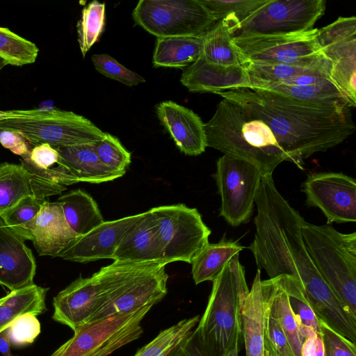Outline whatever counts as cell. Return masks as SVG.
<instances>
[{"label": "cell", "instance_id": "1", "mask_svg": "<svg viewBox=\"0 0 356 356\" xmlns=\"http://www.w3.org/2000/svg\"><path fill=\"white\" fill-rule=\"evenodd\" d=\"M264 121L289 161L298 165L312 154L341 144L355 130L351 107L302 102L259 88L217 93Z\"/></svg>", "mask_w": 356, "mask_h": 356}, {"label": "cell", "instance_id": "2", "mask_svg": "<svg viewBox=\"0 0 356 356\" xmlns=\"http://www.w3.org/2000/svg\"><path fill=\"white\" fill-rule=\"evenodd\" d=\"M256 233L249 248L258 270L269 279L289 275L307 295L327 286L306 249L301 227L305 220L275 187L273 175L261 177L255 201Z\"/></svg>", "mask_w": 356, "mask_h": 356}, {"label": "cell", "instance_id": "3", "mask_svg": "<svg viewBox=\"0 0 356 356\" xmlns=\"http://www.w3.org/2000/svg\"><path fill=\"white\" fill-rule=\"evenodd\" d=\"M204 128L207 147L252 162L262 176L273 175L281 162L289 161L270 127L228 99L218 104Z\"/></svg>", "mask_w": 356, "mask_h": 356}, {"label": "cell", "instance_id": "4", "mask_svg": "<svg viewBox=\"0 0 356 356\" xmlns=\"http://www.w3.org/2000/svg\"><path fill=\"white\" fill-rule=\"evenodd\" d=\"M166 265L114 261L101 268L95 273L100 300L89 322L160 302L167 293Z\"/></svg>", "mask_w": 356, "mask_h": 356}, {"label": "cell", "instance_id": "5", "mask_svg": "<svg viewBox=\"0 0 356 356\" xmlns=\"http://www.w3.org/2000/svg\"><path fill=\"white\" fill-rule=\"evenodd\" d=\"M248 291L237 253L213 281L207 307L195 328L208 356H226L239 341L242 300Z\"/></svg>", "mask_w": 356, "mask_h": 356}, {"label": "cell", "instance_id": "6", "mask_svg": "<svg viewBox=\"0 0 356 356\" xmlns=\"http://www.w3.org/2000/svg\"><path fill=\"white\" fill-rule=\"evenodd\" d=\"M310 258L321 277L356 318V232L343 234L328 225L301 227Z\"/></svg>", "mask_w": 356, "mask_h": 356}, {"label": "cell", "instance_id": "7", "mask_svg": "<svg viewBox=\"0 0 356 356\" xmlns=\"http://www.w3.org/2000/svg\"><path fill=\"white\" fill-rule=\"evenodd\" d=\"M0 129L18 131L31 144L56 149L96 143L105 135L85 117L51 108L0 111Z\"/></svg>", "mask_w": 356, "mask_h": 356}, {"label": "cell", "instance_id": "8", "mask_svg": "<svg viewBox=\"0 0 356 356\" xmlns=\"http://www.w3.org/2000/svg\"><path fill=\"white\" fill-rule=\"evenodd\" d=\"M152 307L88 322L50 356H108L141 337V322Z\"/></svg>", "mask_w": 356, "mask_h": 356}, {"label": "cell", "instance_id": "9", "mask_svg": "<svg viewBox=\"0 0 356 356\" xmlns=\"http://www.w3.org/2000/svg\"><path fill=\"white\" fill-rule=\"evenodd\" d=\"M155 222L163 261L191 264L209 243L210 229L195 208L184 204L165 205L149 210Z\"/></svg>", "mask_w": 356, "mask_h": 356}, {"label": "cell", "instance_id": "10", "mask_svg": "<svg viewBox=\"0 0 356 356\" xmlns=\"http://www.w3.org/2000/svg\"><path fill=\"white\" fill-rule=\"evenodd\" d=\"M132 16L158 38L202 35L216 22L201 0H140Z\"/></svg>", "mask_w": 356, "mask_h": 356}, {"label": "cell", "instance_id": "11", "mask_svg": "<svg viewBox=\"0 0 356 356\" xmlns=\"http://www.w3.org/2000/svg\"><path fill=\"white\" fill-rule=\"evenodd\" d=\"M318 29L270 35H239L233 42L248 61L314 65L327 60L318 44Z\"/></svg>", "mask_w": 356, "mask_h": 356}, {"label": "cell", "instance_id": "12", "mask_svg": "<svg viewBox=\"0 0 356 356\" xmlns=\"http://www.w3.org/2000/svg\"><path fill=\"white\" fill-rule=\"evenodd\" d=\"M262 175L252 162L224 154L216 163L215 179L221 197L220 216L232 226L248 220Z\"/></svg>", "mask_w": 356, "mask_h": 356}, {"label": "cell", "instance_id": "13", "mask_svg": "<svg viewBox=\"0 0 356 356\" xmlns=\"http://www.w3.org/2000/svg\"><path fill=\"white\" fill-rule=\"evenodd\" d=\"M323 0H268L242 21L233 36L301 33L325 13Z\"/></svg>", "mask_w": 356, "mask_h": 356}, {"label": "cell", "instance_id": "14", "mask_svg": "<svg viewBox=\"0 0 356 356\" xmlns=\"http://www.w3.org/2000/svg\"><path fill=\"white\" fill-rule=\"evenodd\" d=\"M321 51L330 65L329 79L356 106V18L339 17L318 29Z\"/></svg>", "mask_w": 356, "mask_h": 356}, {"label": "cell", "instance_id": "15", "mask_svg": "<svg viewBox=\"0 0 356 356\" xmlns=\"http://www.w3.org/2000/svg\"><path fill=\"white\" fill-rule=\"evenodd\" d=\"M308 206L321 210L327 223L356 221V180L341 172H316L302 184Z\"/></svg>", "mask_w": 356, "mask_h": 356}, {"label": "cell", "instance_id": "16", "mask_svg": "<svg viewBox=\"0 0 356 356\" xmlns=\"http://www.w3.org/2000/svg\"><path fill=\"white\" fill-rule=\"evenodd\" d=\"M66 190L45 171L36 168L29 158L20 164L0 163V214L27 196L40 200Z\"/></svg>", "mask_w": 356, "mask_h": 356}, {"label": "cell", "instance_id": "17", "mask_svg": "<svg viewBox=\"0 0 356 356\" xmlns=\"http://www.w3.org/2000/svg\"><path fill=\"white\" fill-rule=\"evenodd\" d=\"M100 300V288L95 274L80 275L53 299L52 318L74 331L89 322Z\"/></svg>", "mask_w": 356, "mask_h": 356}, {"label": "cell", "instance_id": "18", "mask_svg": "<svg viewBox=\"0 0 356 356\" xmlns=\"http://www.w3.org/2000/svg\"><path fill=\"white\" fill-rule=\"evenodd\" d=\"M140 213L104 221L87 234L79 236L61 255L65 260L86 263L112 259L120 241Z\"/></svg>", "mask_w": 356, "mask_h": 356}, {"label": "cell", "instance_id": "19", "mask_svg": "<svg viewBox=\"0 0 356 356\" xmlns=\"http://www.w3.org/2000/svg\"><path fill=\"white\" fill-rule=\"evenodd\" d=\"M35 270L31 250L0 218V285L10 291L32 285Z\"/></svg>", "mask_w": 356, "mask_h": 356}, {"label": "cell", "instance_id": "20", "mask_svg": "<svg viewBox=\"0 0 356 356\" xmlns=\"http://www.w3.org/2000/svg\"><path fill=\"white\" fill-rule=\"evenodd\" d=\"M156 113L181 152L186 155L197 156L205 151L204 123L192 110L167 101L156 106Z\"/></svg>", "mask_w": 356, "mask_h": 356}, {"label": "cell", "instance_id": "21", "mask_svg": "<svg viewBox=\"0 0 356 356\" xmlns=\"http://www.w3.org/2000/svg\"><path fill=\"white\" fill-rule=\"evenodd\" d=\"M79 237L69 226L61 204L44 201L32 231L31 241L38 254L60 257Z\"/></svg>", "mask_w": 356, "mask_h": 356}, {"label": "cell", "instance_id": "22", "mask_svg": "<svg viewBox=\"0 0 356 356\" xmlns=\"http://www.w3.org/2000/svg\"><path fill=\"white\" fill-rule=\"evenodd\" d=\"M180 81L190 92L215 94L251 86L243 66L217 65L207 63L201 56L184 70Z\"/></svg>", "mask_w": 356, "mask_h": 356}, {"label": "cell", "instance_id": "23", "mask_svg": "<svg viewBox=\"0 0 356 356\" xmlns=\"http://www.w3.org/2000/svg\"><path fill=\"white\" fill-rule=\"evenodd\" d=\"M112 259L139 264H165L163 261L156 226L149 210L141 213L124 233Z\"/></svg>", "mask_w": 356, "mask_h": 356}, {"label": "cell", "instance_id": "24", "mask_svg": "<svg viewBox=\"0 0 356 356\" xmlns=\"http://www.w3.org/2000/svg\"><path fill=\"white\" fill-rule=\"evenodd\" d=\"M95 143L57 148L58 165L65 170L76 183L99 184L120 177L106 167L95 151Z\"/></svg>", "mask_w": 356, "mask_h": 356}, {"label": "cell", "instance_id": "25", "mask_svg": "<svg viewBox=\"0 0 356 356\" xmlns=\"http://www.w3.org/2000/svg\"><path fill=\"white\" fill-rule=\"evenodd\" d=\"M261 281V270H257L251 289L242 300L241 334L245 356H264V307Z\"/></svg>", "mask_w": 356, "mask_h": 356}, {"label": "cell", "instance_id": "26", "mask_svg": "<svg viewBox=\"0 0 356 356\" xmlns=\"http://www.w3.org/2000/svg\"><path fill=\"white\" fill-rule=\"evenodd\" d=\"M237 27V22L229 18L216 22L204 34L202 58L209 63L220 66H243L248 60L232 40Z\"/></svg>", "mask_w": 356, "mask_h": 356}, {"label": "cell", "instance_id": "27", "mask_svg": "<svg viewBox=\"0 0 356 356\" xmlns=\"http://www.w3.org/2000/svg\"><path fill=\"white\" fill-rule=\"evenodd\" d=\"M265 307L277 320L295 356H301L305 340L290 308L287 294L277 278L261 281Z\"/></svg>", "mask_w": 356, "mask_h": 356}, {"label": "cell", "instance_id": "28", "mask_svg": "<svg viewBox=\"0 0 356 356\" xmlns=\"http://www.w3.org/2000/svg\"><path fill=\"white\" fill-rule=\"evenodd\" d=\"M204 34L158 38L152 59L154 67H187L200 57Z\"/></svg>", "mask_w": 356, "mask_h": 356}, {"label": "cell", "instance_id": "29", "mask_svg": "<svg viewBox=\"0 0 356 356\" xmlns=\"http://www.w3.org/2000/svg\"><path fill=\"white\" fill-rule=\"evenodd\" d=\"M71 229L79 236L102 223L104 218L97 203L81 189L71 191L57 200Z\"/></svg>", "mask_w": 356, "mask_h": 356}, {"label": "cell", "instance_id": "30", "mask_svg": "<svg viewBox=\"0 0 356 356\" xmlns=\"http://www.w3.org/2000/svg\"><path fill=\"white\" fill-rule=\"evenodd\" d=\"M243 67L249 75L250 88L263 83H282L307 74L329 76L330 70L327 60L309 65L248 61Z\"/></svg>", "mask_w": 356, "mask_h": 356}, {"label": "cell", "instance_id": "31", "mask_svg": "<svg viewBox=\"0 0 356 356\" xmlns=\"http://www.w3.org/2000/svg\"><path fill=\"white\" fill-rule=\"evenodd\" d=\"M49 290L35 284L10 291L1 298L0 303V332L18 316L24 314L35 316L47 310L45 298Z\"/></svg>", "mask_w": 356, "mask_h": 356}, {"label": "cell", "instance_id": "32", "mask_svg": "<svg viewBox=\"0 0 356 356\" xmlns=\"http://www.w3.org/2000/svg\"><path fill=\"white\" fill-rule=\"evenodd\" d=\"M250 88L262 89L305 102L351 107L347 98L329 79L305 86L263 83Z\"/></svg>", "mask_w": 356, "mask_h": 356}, {"label": "cell", "instance_id": "33", "mask_svg": "<svg viewBox=\"0 0 356 356\" xmlns=\"http://www.w3.org/2000/svg\"><path fill=\"white\" fill-rule=\"evenodd\" d=\"M243 247L238 242L222 240L217 243H208L193 259L192 276L195 284L213 281L222 272L226 264Z\"/></svg>", "mask_w": 356, "mask_h": 356}, {"label": "cell", "instance_id": "34", "mask_svg": "<svg viewBox=\"0 0 356 356\" xmlns=\"http://www.w3.org/2000/svg\"><path fill=\"white\" fill-rule=\"evenodd\" d=\"M200 316L184 318L161 332L149 343L141 348L134 356H169L195 329Z\"/></svg>", "mask_w": 356, "mask_h": 356}, {"label": "cell", "instance_id": "35", "mask_svg": "<svg viewBox=\"0 0 356 356\" xmlns=\"http://www.w3.org/2000/svg\"><path fill=\"white\" fill-rule=\"evenodd\" d=\"M44 201L35 196H27L12 208L1 213L0 218L23 240L31 241L32 231Z\"/></svg>", "mask_w": 356, "mask_h": 356}, {"label": "cell", "instance_id": "36", "mask_svg": "<svg viewBox=\"0 0 356 356\" xmlns=\"http://www.w3.org/2000/svg\"><path fill=\"white\" fill-rule=\"evenodd\" d=\"M275 278L286 292L290 308L299 327H309L321 333V323L314 313L298 280L289 275H282Z\"/></svg>", "mask_w": 356, "mask_h": 356}, {"label": "cell", "instance_id": "37", "mask_svg": "<svg viewBox=\"0 0 356 356\" xmlns=\"http://www.w3.org/2000/svg\"><path fill=\"white\" fill-rule=\"evenodd\" d=\"M38 54L39 48L35 43L0 26V57L8 65L23 66L33 63Z\"/></svg>", "mask_w": 356, "mask_h": 356}, {"label": "cell", "instance_id": "38", "mask_svg": "<svg viewBox=\"0 0 356 356\" xmlns=\"http://www.w3.org/2000/svg\"><path fill=\"white\" fill-rule=\"evenodd\" d=\"M104 18V3L94 1L83 9L77 23V33L79 48L83 57L102 33Z\"/></svg>", "mask_w": 356, "mask_h": 356}, {"label": "cell", "instance_id": "39", "mask_svg": "<svg viewBox=\"0 0 356 356\" xmlns=\"http://www.w3.org/2000/svg\"><path fill=\"white\" fill-rule=\"evenodd\" d=\"M95 151L102 163L118 175L122 177L131 162V156L115 136L105 132L104 137L95 144Z\"/></svg>", "mask_w": 356, "mask_h": 356}, {"label": "cell", "instance_id": "40", "mask_svg": "<svg viewBox=\"0 0 356 356\" xmlns=\"http://www.w3.org/2000/svg\"><path fill=\"white\" fill-rule=\"evenodd\" d=\"M268 0H201L216 22L224 18L235 20L238 26ZM238 29V28H237Z\"/></svg>", "mask_w": 356, "mask_h": 356}, {"label": "cell", "instance_id": "41", "mask_svg": "<svg viewBox=\"0 0 356 356\" xmlns=\"http://www.w3.org/2000/svg\"><path fill=\"white\" fill-rule=\"evenodd\" d=\"M264 307V356H295L279 322Z\"/></svg>", "mask_w": 356, "mask_h": 356}, {"label": "cell", "instance_id": "42", "mask_svg": "<svg viewBox=\"0 0 356 356\" xmlns=\"http://www.w3.org/2000/svg\"><path fill=\"white\" fill-rule=\"evenodd\" d=\"M91 59L95 69L109 79L128 86L145 82L143 76L127 69L108 54H95L92 56Z\"/></svg>", "mask_w": 356, "mask_h": 356}, {"label": "cell", "instance_id": "43", "mask_svg": "<svg viewBox=\"0 0 356 356\" xmlns=\"http://www.w3.org/2000/svg\"><path fill=\"white\" fill-rule=\"evenodd\" d=\"M10 344L21 347L31 344L40 333V323L33 314L16 318L6 328Z\"/></svg>", "mask_w": 356, "mask_h": 356}, {"label": "cell", "instance_id": "44", "mask_svg": "<svg viewBox=\"0 0 356 356\" xmlns=\"http://www.w3.org/2000/svg\"><path fill=\"white\" fill-rule=\"evenodd\" d=\"M320 323L325 356H356V343Z\"/></svg>", "mask_w": 356, "mask_h": 356}, {"label": "cell", "instance_id": "45", "mask_svg": "<svg viewBox=\"0 0 356 356\" xmlns=\"http://www.w3.org/2000/svg\"><path fill=\"white\" fill-rule=\"evenodd\" d=\"M28 158L35 168L46 170L58 163L59 154L56 148L49 144L42 143L35 145L31 149Z\"/></svg>", "mask_w": 356, "mask_h": 356}, {"label": "cell", "instance_id": "46", "mask_svg": "<svg viewBox=\"0 0 356 356\" xmlns=\"http://www.w3.org/2000/svg\"><path fill=\"white\" fill-rule=\"evenodd\" d=\"M0 143L15 154L22 158L28 156L31 152V144L19 132L0 129Z\"/></svg>", "mask_w": 356, "mask_h": 356}, {"label": "cell", "instance_id": "47", "mask_svg": "<svg viewBox=\"0 0 356 356\" xmlns=\"http://www.w3.org/2000/svg\"><path fill=\"white\" fill-rule=\"evenodd\" d=\"M305 337L301 356H325V347L321 334L309 327H300Z\"/></svg>", "mask_w": 356, "mask_h": 356}, {"label": "cell", "instance_id": "48", "mask_svg": "<svg viewBox=\"0 0 356 356\" xmlns=\"http://www.w3.org/2000/svg\"><path fill=\"white\" fill-rule=\"evenodd\" d=\"M169 356H208L195 328Z\"/></svg>", "mask_w": 356, "mask_h": 356}, {"label": "cell", "instance_id": "49", "mask_svg": "<svg viewBox=\"0 0 356 356\" xmlns=\"http://www.w3.org/2000/svg\"><path fill=\"white\" fill-rule=\"evenodd\" d=\"M10 346L7 329H6L0 332V353L3 356H13Z\"/></svg>", "mask_w": 356, "mask_h": 356}, {"label": "cell", "instance_id": "50", "mask_svg": "<svg viewBox=\"0 0 356 356\" xmlns=\"http://www.w3.org/2000/svg\"><path fill=\"white\" fill-rule=\"evenodd\" d=\"M238 341H236L230 349L226 356H238Z\"/></svg>", "mask_w": 356, "mask_h": 356}, {"label": "cell", "instance_id": "51", "mask_svg": "<svg viewBox=\"0 0 356 356\" xmlns=\"http://www.w3.org/2000/svg\"><path fill=\"white\" fill-rule=\"evenodd\" d=\"M8 65V62L3 58L0 57V71Z\"/></svg>", "mask_w": 356, "mask_h": 356}, {"label": "cell", "instance_id": "52", "mask_svg": "<svg viewBox=\"0 0 356 356\" xmlns=\"http://www.w3.org/2000/svg\"><path fill=\"white\" fill-rule=\"evenodd\" d=\"M1 300H2V299H1V298H0V303H1Z\"/></svg>", "mask_w": 356, "mask_h": 356}]
</instances>
